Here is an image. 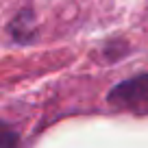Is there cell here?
<instances>
[{
  "label": "cell",
  "instance_id": "7a4b0ae2",
  "mask_svg": "<svg viewBox=\"0 0 148 148\" xmlns=\"http://www.w3.org/2000/svg\"><path fill=\"white\" fill-rule=\"evenodd\" d=\"M9 33L15 42L20 44H28L35 37V15L31 9H22L18 15L13 18V22L9 24Z\"/></svg>",
  "mask_w": 148,
  "mask_h": 148
},
{
  "label": "cell",
  "instance_id": "3957f363",
  "mask_svg": "<svg viewBox=\"0 0 148 148\" xmlns=\"http://www.w3.org/2000/svg\"><path fill=\"white\" fill-rule=\"evenodd\" d=\"M18 146V133L9 124L0 122V148H15Z\"/></svg>",
  "mask_w": 148,
  "mask_h": 148
},
{
  "label": "cell",
  "instance_id": "6da1fadb",
  "mask_svg": "<svg viewBox=\"0 0 148 148\" xmlns=\"http://www.w3.org/2000/svg\"><path fill=\"white\" fill-rule=\"evenodd\" d=\"M107 102L118 109H137L148 105V74H139L118 83L109 92Z\"/></svg>",
  "mask_w": 148,
  "mask_h": 148
}]
</instances>
